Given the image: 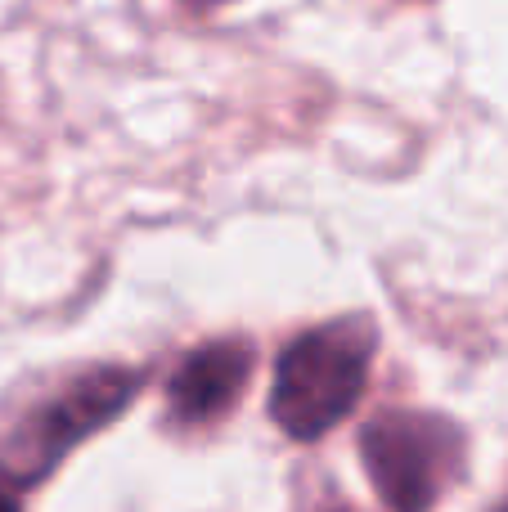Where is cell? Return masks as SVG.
Masks as SVG:
<instances>
[{"mask_svg":"<svg viewBox=\"0 0 508 512\" xmlns=\"http://www.w3.org/2000/svg\"><path fill=\"white\" fill-rule=\"evenodd\" d=\"M0 512H18V508H14V499H9V495H0Z\"/></svg>","mask_w":508,"mask_h":512,"instance_id":"277c9868","label":"cell"},{"mask_svg":"<svg viewBox=\"0 0 508 512\" xmlns=\"http://www.w3.org/2000/svg\"><path fill=\"white\" fill-rule=\"evenodd\" d=\"M374 333L365 324H338L302 333L275 369L270 414L293 441H315L356 409L369 378Z\"/></svg>","mask_w":508,"mask_h":512,"instance_id":"6da1fadb","label":"cell"},{"mask_svg":"<svg viewBox=\"0 0 508 512\" xmlns=\"http://www.w3.org/2000/svg\"><path fill=\"white\" fill-rule=\"evenodd\" d=\"M248 346L239 342H216L194 351L171 378V409H176L185 423H203V418H216L234 396H239L243 378H248Z\"/></svg>","mask_w":508,"mask_h":512,"instance_id":"3957f363","label":"cell"},{"mask_svg":"<svg viewBox=\"0 0 508 512\" xmlns=\"http://www.w3.org/2000/svg\"><path fill=\"white\" fill-rule=\"evenodd\" d=\"M432 418L392 414L378 418L365 432V463L374 472V486L401 512H423L441 490V472H450V436H437Z\"/></svg>","mask_w":508,"mask_h":512,"instance_id":"7a4b0ae2","label":"cell"}]
</instances>
